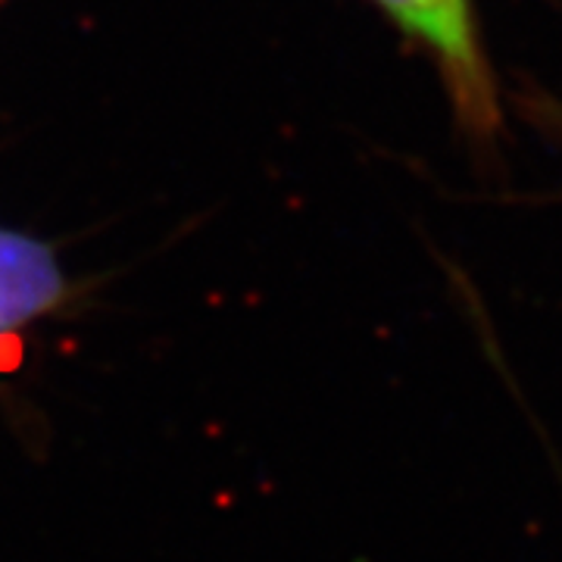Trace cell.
<instances>
[{
    "mask_svg": "<svg viewBox=\"0 0 562 562\" xmlns=\"http://www.w3.org/2000/svg\"><path fill=\"white\" fill-rule=\"evenodd\" d=\"M409 38L422 44L441 72L462 125L491 135L501 122V103L491 66L484 60L472 0H375Z\"/></svg>",
    "mask_w": 562,
    "mask_h": 562,
    "instance_id": "obj_1",
    "label": "cell"
},
{
    "mask_svg": "<svg viewBox=\"0 0 562 562\" xmlns=\"http://www.w3.org/2000/svg\"><path fill=\"white\" fill-rule=\"evenodd\" d=\"M57 288V272L41 247L0 235V328L44 310Z\"/></svg>",
    "mask_w": 562,
    "mask_h": 562,
    "instance_id": "obj_2",
    "label": "cell"
}]
</instances>
